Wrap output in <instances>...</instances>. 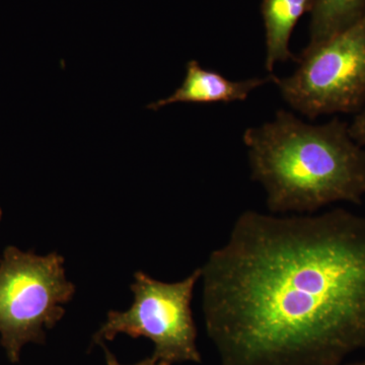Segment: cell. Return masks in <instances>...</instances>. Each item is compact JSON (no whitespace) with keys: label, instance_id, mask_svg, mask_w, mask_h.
<instances>
[{"label":"cell","instance_id":"ba28073f","mask_svg":"<svg viewBox=\"0 0 365 365\" xmlns=\"http://www.w3.org/2000/svg\"><path fill=\"white\" fill-rule=\"evenodd\" d=\"M365 16V0H314L309 45L330 39Z\"/></svg>","mask_w":365,"mask_h":365},{"label":"cell","instance_id":"7c38bea8","mask_svg":"<svg viewBox=\"0 0 365 365\" xmlns=\"http://www.w3.org/2000/svg\"><path fill=\"white\" fill-rule=\"evenodd\" d=\"M2 217V210L1 208H0V220H1Z\"/></svg>","mask_w":365,"mask_h":365},{"label":"cell","instance_id":"30bf717a","mask_svg":"<svg viewBox=\"0 0 365 365\" xmlns=\"http://www.w3.org/2000/svg\"><path fill=\"white\" fill-rule=\"evenodd\" d=\"M102 346L103 348H104L106 361H107L108 365H125L120 364V362L118 361L116 357H115L114 355H113L112 353L110 352L104 345ZM131 365H157V360L153 359V356H150L148 357V359L141 360V361L137 362L135 364Z\"/></svg>","mask_w":365,"mask_h":365},{"label":"cell","instance_id":"3957f363","mask_svg":"<svg viewBox=\"0 0 365 365\" xmlns=\"http://www.w3.org/2000/svg\"><path fill=\"white\" fill-rule=\"evenodd\" d=\"M76 292L66 279L64 258L38 256L9 246L0 259V344L13 364L23 348L45 342L46 330L63 318Z\"/></svg>","mask_w":365,"mask_h":365},{"label":"cell","instance_id":"52a82bcc","mask_svg":"<svg viewBox=\"0 0 365 365\" xmlns=\"http://www.w3.org/2000/svg\"><path fill=\"white\" fill-rule=\"evenodd\" d=\"M314 0H262L261 14L265 28V68L272 74L280 62L297 61L289 42L300 18L311 14Z\"/></svg>","mask_w":365,"mask_h":365},{"label":"cell","instance_id":"8992f818","mask_svg":"<svg viewBox=\"0 0 365 365\" xmlns=\"http://www.w3.org/2000/svg\"><path fill=\"white\" fill-rule=\"evenodd\" d=\"M276 76L270 74L265 78H253L244 81H232L222 73L206 69L196 60H191L186 66V76L182 85L170 97L148 105V109L158 111L165 106L177 103L194 104H215V103L244 102L251 93L261 86L274 83Z\"/></svg>","mask_w":365,"mask_h":365},{"label":"cell","instance_id":"9c48e42d","mask_svg":"<svg viewBox=\"0 0 365 365\" xmlns=\"http://www.w3.org/2000/svg\"><path fill=\"white\" fill-rule=\"evenodd\" d=\"M349 133L359 145L365 148V104L354 115L351 123L349 124Z\"/></svg>","mask_w":365,"mask_h":365},{"label":"cell","instance_id":"6da1fadb","mask_svg":"<svg viewBox=\"0 0 365 365\" xmlns=\"http://www.w3.org/2000/svg\"><path fill=\"white\" fill-rule=\"evenodd\" d=\"M222 365H337L365 349V217L247 210L200 268Z\"/></svg>","mask_w":365,"mask_h":365},{"label":"cell","instance_id":"277c9868","mask_svg":"<svg viewBox=\"0 0 365 365\" xmlns=\"http://www.w3.org/2000/svg\"><path fill=\"white\" fill-rule=\"evenodd\" d=\"M292 76L273 83L294 111L311 120L356 114L365 104V16L297 56Z\"/></svg>","mask_w":365,"mask_h":365},{"label":"cell","instance_id":"8fae6325","mask_svg":"<svg viewBox=\"0 0 365 365\" xmlns=\"http://www.w3.org/2000/svg\"><path fill=\"white\" fill-rule=\"evenodd\" d=\"M337 365H365V360L364 361H360V362H354V364H337Z\"/></svg>","mask_w":365,"mask_h":365},{"label":"cell","instance_id":"5b68a950","mask_svg":"<svg viewBox=\"0 0 365 365\" xmlns=\"http://www.w3.org/2000/svg\"><path fill=\"white\" fill-rule=\"evenodd\" d=\"M201 278L200 268L178 282H163L137 272L130 289L134 302L125 312L111 311L93 336L95 344H104L120 334L148 338L155 346L151 356L157 365L184 362L201 364L197 347V328L192 314L194 287Z\"/></svg>","mask_w":365,"mask_h":365},{"label":"cell","instance_id":"7a4b0ae2","mask_svg":"<svg viewBox=\"0 0 365 365\" xmlns=\"http://www.w3.org/2000/svg\"><path fill=\"white\" fill-rule=\"evenodd\" d=\"M242 141L251 179L263 187L272 215H313L332 203H362L365 148L339 118L316 125L278 110L270 121L247 128Z\"/></svg>","mask_w":365,"mask_h":365}]
</instances>
